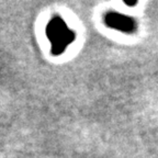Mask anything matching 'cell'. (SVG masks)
Returning <instances> with one entry per match:
<instances>
[{
  "label": "cell",
  "instance_id": "1",
  "mask_svg": "<svg viewBox=\"0 0 158 158\" xmlns=\"http://www.w3.org/2000/svg\"><path fill=\"white\" fill-rule=\"evenodd\" d=\"M46 36L52 44V54L57 56L63 54L67 46L73 43L75 33L59 15H54L46 27Z\"/></svg>",
  "mask_w": 158,
  "mask_h": 158
},
{
  "label": "cell",
  "instance_id": "2",
  "mask_svg": "<svg viewBox=\"0 0 158 158\" xmlns=\"http://www.w3.org/2000/svg\"><path fill=\"white\" fill-rule=\"evenodd\" d=\"M106 20H112V21H116L118 23L115 25H113V27H120L121 30H124L126 31L127 29L131 30V27H133V20L128 19V18H125V17H118V15H112V17H108Z\"/></svg>",
  "mask_w": 158,
  "mask_h": 158
}]
</instances>
